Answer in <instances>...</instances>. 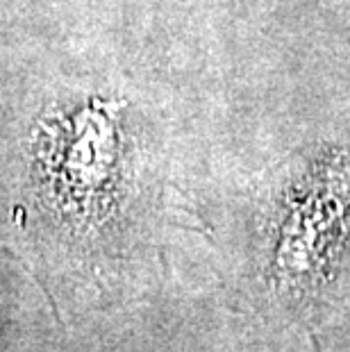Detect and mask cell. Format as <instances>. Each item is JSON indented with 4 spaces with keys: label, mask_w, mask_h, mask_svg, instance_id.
<instances>
[{
    "label": "cell",
    "mask_w": 350,
    "mask_h": 352,
    "mask_svg": "<svg viewBox=\"0 0 350 352\" xmlns=\"http://www.w3.org/2000/svg\"><path fill=\"white\" fill-rule=\"evenodd\" d=\"M350 228V155L332 153L309 168L280 212L273 239V277L280 287H318Z\"/></svg>",
    "instance_id": "obj_1"
}]
</instances>
